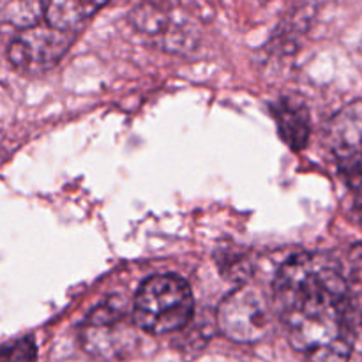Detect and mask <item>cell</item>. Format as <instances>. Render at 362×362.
Listing matches in <instances>:
<instances>
[{"mask_svg":"<svg viewBox=\"0 0 362 362\" xmlns=\"http://www.w3.org/2000/svg\"><path fill=\"white\" fill-rule=\"evenodd\" d=\"M274 304L293 350L310 362H349L354 352L346 279L322 255H296L274 281Z\"/></svg>","mask_w":362,"mask_h":362,"instance_id":"1","label":"cell"},{"mask_svg":"<svg viewBox=\"0 0 362 362\" xmlns=\"http://www.w3.org/2000/svg\"><path fill=\"white\" fill-rule=\"evenodd\" d=\"M194 299L180 276H152L138 288L133 303V322L148 334H168L189 324Z\"/></svg>","mask_w":362,"mask_h":362,"instance_id":"2","label":"cell"},{"mask_svg":"<svg viewBox=\"0 0 362 362\" xmlns=\"http://www.w3.org/2000/svg\"><path fill=\"white\" fill-rule=\"evenodd\" d=\"M271 310L264 292L253 285L233 290L218 310V327L235 343H257L267 334Z\"/></svg>","mask_w":362,"mask_h":362,"instance_id":"3","label":"cell"},{"mask_svg":"<svg viewBox=\"0 0 362 362\" xmlns=\"http://www.w3.org/2000/svg\"><path fill=\"white\" fill-rule=\"evenodd\" d=\"M81 346L99 359H117L126 356L136 345L133 327L127 324L124 304L108 299L95 308L81 327Z\"/></svg>","mask_w":362,"mask_h":362,"instance_id":"4","label":"cell"},{"mask_svg":"<svg viewBox=\"0 0 362 362\" xmlns=\"http://www.w3.org/2000/svg\"><path fill=\"white\" fill-rule=\"evenodd\" d=\"M73 37L57 28L35 27L21 30L9 45L7 55L14 67L27 73H42L55 67L69 49Z\"/></svg>","mask_w":362,"mask_h":362,"instance_id":"5","label":"cell"},{"mask_svg":"<svg viewBox=\"0 0 362 362\" xmlns=\"http://www.w3.org/2000/svg\"><path fill=\"white\" fill-rule=\"evenodd\" d=\"M327 140L338 163L362 156V99L346 105L331 119Z\"/></svg>","mask_w":362,"mask_h":362,"instance_id":"6","label":"cell"},{"mask_svg":"<svg viewBox=\"0 0 362 362\" xmlns=\"http://www.w3.org/2000/svg\"><path fill=\"white\" fill-rule=\"evenodd\" d=\"M272 115L281 140L292 151H303L308 145L311 133L310 113L297 99L281 98L276 105H272Z\"/></svg>","mask_w":362,"mask_h":362,"instance_id":"7","label":"cell"},{"mask_svg":"<svg viewBox=\"0 0 362 362\" xmlns=\"http://www.w3.org/2000/svg\"><path fill=\"white\" fill-rule=\"evenodd\" d=\"M108 0H45V20L60 32H76L83 27Z\"/></svg>","mask_w":362,"mask_h":362,"instance_id":"8","label":"cell"},{"mask_svg":"<svg viewBox=\"0 0 362 362\" xmlns=\"http://www.w3.org/2000/svg\"><path fill=\"white\" fill-rule=\"evenodd\" d=\"M45 16V0H0V28L27 30Z\"/></svg>","mask_w":362,"mask_h":362,"instance_id":"9","label":"cell"},{"mask_svg":"<svg viewBox=\"0 0 362 362\" xmlns=\"http://www.w3.org/2000/svg\"><path fill=\"white\" fill-rule=\"evenodd\" d=\"M341 175L345 177L346 184L352 187L356 193L362 194V156L361 158L349 159V161L339 163Z\"/></svg>","mask_w":362,"mask_h":362,"instance_id":"10","label":"cell"},{"mask_svg":"<svg viewBox=\"0 0 362 362\" xmlns=\"http://www.w3.org/2000/svg\"><path fill=\"white\" fill-rule=\"evenodd\" d=\"M0 362H32V352L25 345L0 352Z\"/></svg>","mask_w":362,"mask_h":362,"instance_id":"11","label":"cell"}]
</instances>
